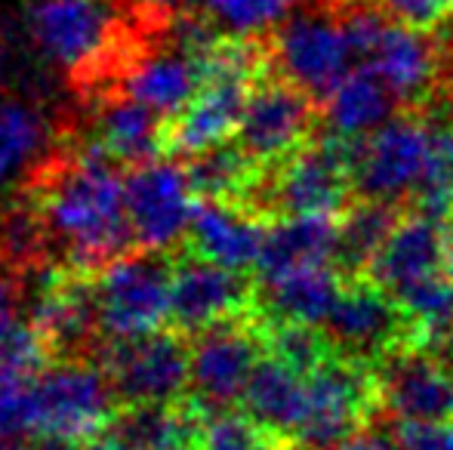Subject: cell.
<instances>
[{
    "instance_id": "30",
    "label": "cell",
    "mask_w": 453,
    "mask_h": 450,
    "mask_svg": "<svg viewBox=\"0 0 453 450\" xmlns=\"http://www.w3.org/2000/svg\"><path fill=\"white\" fill-rule=\"evenodd\" d=\"M259 324L265 331V352L280 358L284 364H290L293 370L305 373V377L334 355V346L324 337L321 327L293 324V321H263V318H259Z\"/></svg>"
},
{
    "instance_id": "41",
    "label": "cell",
    "mask_w": 453,
    "mask_h": 450,
    "mask_svg": "<svg viewBox=\"0 0 453 450\" xmlns=\"http://www.w3.org/2000/svg\"><path fill=\"white\" fill-rule=\"evenodd\" d=\"M142 6H151V10H173V6L185 4V0H136Z\"/></svg>"
},
{
    "instance_id": "8",
    "label": "cell",
    "mask_w": 453,
    "mask_h": 450,
    "mask_svg": "<svg viewBox=\"0 0 453 450\" xmlns=\"http://www.w3.org/2000/svg\"><path fill=\"white\" fill-rule=\"evenodd\" d=\"M336 355L376 367L398 348H411V321L388 290L367 278L342 281L334 309L321 324Z\"/></svg>"
},
{
    "instance_id": "22",
    "label": "cell",
    "mask_w": 453,
    "mask_h": 450,
    "mask_svg": "<svg viewBox=\"0 0 453 450\" xmlns=\"http://www.w3.org/2000/svg\"><path fill=\"white\" fill-rule=\"evenodd\" d=\"M90 142L99 145L114 164L139 167L164 157V118L133 96L108 99L93 118Z\"/></svg>"
},
{
    "instance_id": "37",
    "label": "cell",
    "mask_w": 453,
    "mask_h": 450,
    "mask_svg": "<svg viewBox=\"0 0 453 450\" xmlns=\"http://www.w3.org/2000/svg\"><path fill=\"white\" fill-rule=\"evenodd\" d=\"M401 450H453V423H395Z\"/></svg>"
},
{
    "instance_id": "38",
    "label": "cell",
    "mask_w": 453,
    "mask_h": 450,
    "mask_svg": "<svg viewBox=\"0 0 453 450\" xmlns=\"http://www.w3.org/2000/svg\"><path fill=\"white\" fill-rule=\"evenodd\" d=\"M336 450H401L395 435L382 432V429H361L349 441H342Z\"/></svg>"
},
{
    "instance_id": "32",
    "label": "cell",
    "mask_w": 453,
    "mask_h": 450,
    "mask_svg": "<svg viewBox=\"0 0 453 450\" xmlns=\"http://www.w3.org/2000/svg\"><path fill=\"white\" fill-rule=\"evenodd\" d=\"M293 0H203V12L232 34H263L284 22Z\"/></svg>"
},
{
    "instance_id": "14",
    "label": "cell",
    "mask_w": 453,
    "mask_h": 450,
    "mask_svg": "<svg viewBox=\"0 0 453 450\" xmlns=\"http://www.w3.org/2000/svg\"><path fill=\"white\" fill-rule=\"evenodd\" d=\"M380 404L407 423H453V364L419 352L398 348L376 364Z\"/></svg>"
},
{
    "instance_id": "12",
    "label": "cell",
    "mask_w": 453,
    "mask_h": 450,
    "mask_svg": "<svg viewBox=\"0 0 453 450\" xmlns=\"http://www.w3.org/2000/svg\"><path fill=\"white\" fill-rule=\"evenodd\" d=\"M315 136V99L278 72L253 84L234 142L259 164L274 167Z\"/></svg>"
},
{
    "instance_id": "4",
    "label": "cell",
    "mask_w": 453,
    "mask_h": 450,
    "mask_svg": "<svg viewBox=\"0 0 453 450\" xmlns=\"http://www.w3.org/2000/svg\"><path fill=\"white\" fill-rule=\"evenodd\" d=\"M120 398L99 361L59 358L35 383V435L87 447L111 429Z\"/></svg>"
},
{
    "instance_id": "21",
    "label": "cell",
    "mask_w": 453,
    "mask_h": 450,
    "mask_svg": "<svg viewBox=\"0 0 453 450\" xmlns=\"http://www.w3.org/2000/svg\"><path fill=\"white\" fill-rule=\"evenodd\" d=\"M342 290V278L330 263L299 265L257 281L253 312L263 321H293L321 327Z\"/></svg>"
},
{
    "instance_id": "11",
    "label": "cell",
    "mask_w": 453,
    "mask_h": 450,
    "mask_svg": "<svg viewBox=\"0 0 453 450\" xmlns=\"http://www.w3.org/2000/svg\"><path fill=\"white\" fill-rule=\"evenodd\" d=\"M272 59L280 78L293 80L315 103H324L355 68L340 16L299 12L274 28Z\"/></svg>"
},
{
    "instance_id": "44",
    "label": "cell",
    "mask_w": 453,
    "mask_h": 450,
    "mask_svg": "<svg viewBox=\"0 0 453 450\" xmlns=\"http://www.w3.org/2000/svg\"><path fill=\"white\" fill-rule=\"evenodd\" d=\"M450 19H453V0H450Z\"/></svg>"
},
{
    "instance_id": "1",
    "label": "cell",
    "mask_w": 453,
    "mask_h": 450,
    "mask_svg": "<svg viewBox=\"0 0 453 450\" xmlns=\"http://www.w3.org/2000/svg\"><path fill=\"white\" fill-rule=\"evenodd\" d=\"M87 139L50 170L35 194L47 244L59 247L65 269L96 275L136 247L127 210V173Z\"/></svg>"
},
{
    "instance_id": "42",
    "label": "cell",
    "mask_w": 453,
    "mask_h": 450,
    "mask_svg": "<svg viewBox=\"0 0 453 450\" xmlns=\"http://www.w3.org/2000/svg\"><path fill=\"white\" fill-rule=\"evenodd\" d=\"M444 271L453 278V247H450V253H448V265H444Z\"/></svg>"
},
{
    "instance_id": "33",
    "label": "cell",
    "mask_w": 453,
    "mask_h": 450,
    "mask_svg": "<svg viewBox=\"0 0 453 450\" xmlns=\"http://www.w3.org/2000/svg\"><path fill=\"white\" fill-rule=\"evenodd\" d=\"M342 10L340 22H342V31H346V41L352 47V56L358 65L370 62V56L376 53L382 41V31L388 28L392 19L373 4V0H355V4H342L336 6Z\"/></svg>"
},
{
    "instance_id": "43",
    "label": "cell",
    "mask_w": 453,
    "mask_h": 450,
    "mask_svg": "<svg viewBox=\"0 0 453 450\" xmlns=\"http://www.w3.org/2000/svg\"><path fill=\"white\" fill-rule=\"evenodd\" d=\"M448 228H450V234H453V204H450V217H448Z\"/></svg>"
},
{
    "instance_id": "9",
    "label": "cell",
    "mask_w": 453,
    "mask_h": 450,
    "mask_svg": "<svg viewBox=\"0 0 453 450\" xmlns=\"http://www.w3.org/2000/svg\"><path fill=\"white\" fill-rule=\"evenodd\" d=\"M188 170L176 157H155L127 173V210L139 250L167 253L188 238L197 210Z\"/></svg>"
},
{
    "instance_id": "24",
    "label": "cell",
    "mask_w": 453,
    "mask_h": 450,
    "mask_svg": "<svg viewBox=\"0 0 453 450\" xmlns=\"http://www.w3.org/2000/svg\"><path fill=\"white\" fill-rule=\"evenodd\" d=\"M201 65L182 50H164V53L142 56L124 74V93L149 105L164 120L180 114L201 90Z\"/></svg>"
},
{
    "instance_id": "20",
    "label": "cell",
    "mask_w": 453,
    "mask_h": 450,
    "mask_svg": "<svg viewBox=\"0 0 453 450\" xmlns=\"http://www.w3.org/2000/svg\"><path fill=\"white\" fill-rule=\"evenodd\" d=\"M450 247V228L444 223L426 219L419 213L401 217V223L370 263L367 278L388 294H398L407 284L444 271Z\"/></svg>"
},
{
    "instance_id": "15",
    "label": "cell",
    "mask_w": 453,
    "mask_h": 450,
    "mask_svg": "<svg viewBox=\"0 0 453 450\" xmlns=\"http://www.w3.org/2000/svg\"><path fill=\"white\" fill-rule=\"evenodd\" d=\"M28 324L47 339L56 361L72 358L84 348L90 337H99V315H96V275L74 269H53L41 281L28 312Z\"/></svg>"
},
{
    "instance_id": "39",
    "label": "cell",
    "mask_w": 453,
    "mask_h": 450,
    "mask_svg": "<svg viewBox=\"0 0 453 450\" xmlns=\"http://www.w3.org/2000/svg\"><path fill=\"white\" fill-rule=\"evenodd\" d=\"M84 450H139L136 445H133L127 435H120L118 429H108V432H102L99 439H93L90 445H87Z\"/></svg>"
},
{
    "instance_id": "13",
    "label": "cell",
    "mask_w": 453,
    "mask_h": 450,
    "mask_svg": "<svg viewBox=\"0 0 453 450\" xmlns=\"http://www.w3.org/2000/svg\"><path fill=\"white\" fill-rule=\"evenodd\" d=\"M257 302V284L241 271L182 250L173 259V327L185 337L247 315Z\"/></svg>"
},
{
    "instance_id": "23",
    "label": "cell",
    "mask_w": 453,
    "mask_h": 450,
    "mask_svg": "<svg viewBox=\"0 0 453 450\" xmlns=\"http://www.w3.org/2000/svg\"><path fill=\"white\" fill-rule=\"evenodd\" d=\"M241 404L257 423L293 441L309 408V377L265 352L247 383Z\"/></svg>"
},
{
    "instance_id": "19",
    "label": "cell",
    "mask_w": 453,
    "mask_h": 450,
    "mask_svg": "<svg viewBox=\"0 0 453 450\" xmlns=\"http://www.w3.org/2000/svg\"><path fill=\"white\" fill-rule=\"evenodd\" d=\"M269 223L244 204H222V201H197L185 250L219 263L234 271L257 269L265 244Z\"/></svg>"
},
{
    "instance_id": "27",
    "label": "cell",
    "mask_w": 453,
    "mask_h": 450,
    "mask_svg": "<svg viewBox=\"0 0 453 450\" xmlns=\"http://www.w3.org/2000/svg\"><path fill=\"white\" fill-rule=\"evenodd\" d=\"M336 219L340 217H278L269 223L265 244L259 253V281L299 265L330 263L336 244Z\"/></svg>"
},
{
    "instance_id": "7",
    "label": "cell",
    "mask_w": 453,
    "mask_h": 450,
    "mask_svg": "<svg viewBox=\"0 0 453 450\" xmlns=\"http://www.w3.org/2000/svg\"><path fill=\"white\" fill-rule=\"evenodd\" d=\"M263 358L265 331L253 309L197 333L191 337V398L203 410L234 408Z\"/></svg>"
},
{
    "instance_id": "10",
    "label": "cell",
    "mask_w": 453,
    "mask_h": 450,
    "mask_svg": "<svg viewBox=\"0 0 453 450\" xmlns=\"http://www.w3.org/2000/svg\"><path fill=\"white\" fill-rule=\"evenodd\" d=\"M429 126L419 114L392 118L370 136L355 139L352 186L358 198L407 204L429 164Z\"/></svg>"
},
{
    "instance_id": "6",
    "label": "cell",
    "mask_w": 453,
    "mask_h": 450,
    "mask_svg": "<svg viewBox=\"0 0 453 450\" xmlns=\"http://www.w3.org/2000/svg\"><path fill=\"white\" fill-rule=\"evenodd\" d=\"M99 364L120 404H173L191 395V339L176 327L102 342Z\"/></svg>"
},
{
    "instance_id": "28",
    "label": "cell",
    "mask_w": 453,
    "mask_h": 450,
    "mask_svg": "<svg viewBox=\"0 0 453 450\" xmlns=\"http://www.w3.org/2000/svg\"><path fill=\"white\" fill-rule=\"evenodd\" d=\"M185 170H188V179L201 201H222V204L244 207L265 176V167H259L232 139L185 157Z\"/></svg>"
},
{
    "instance_id": "35",
    "label": "cell",
    "mask_w": 453,
    "mask_h": 450,
    "mask_svg": "<svg viewBox=\"0 0 453 450\" xmlns=\"http://www.w3.org/2000/svg\"><path fill=\"white\" fill-rule=\"evenodd\" d=\"M392 22L413 31L438 34L450 19V0H373Z\"/></svg>"
},
{
    "instance_id": "16",
    "label": "cell",
    "mask_w": 453,
    "mask_h": 450,
    "mask_svg": "<svg viewBox=\"0 0 453 450\" xmlns=\"http://www.w3.org/2000/svg\"><path fill=\"white\" fill-rule=\"evenodd\" d=\"M250 90V80L228 78V74L203 78L195 99L180 114L164 120V155L191 157L234 139Z\"/></svg>"
},
{
    "instance_id": "25",
    "label": "cell",
    "mask_w": 453,
    "mask_h": 450,
    "mask_svg": "<svg viewBox=\"0 0 453 450\" xmlns=\"http://www.w3.org/2000/svg\"><path fill=\"white\" fill-rule=\"evenodd\" d=\"M401 210L404 207L392 204V201L358 198L340 213L330 265H334L342 281H355V278L367 275L376 253L382 250L388 234L401 223Z\"/></svg>"
},
{
    "instance_id": "17",
    "label": "cell",
    "mask_w": 453,
    "mask_h": 450,
    "mask_svg": "<svg viewBox=\"0 0 453 450\" xmlns=\"http://www.w3.org/2000/svg\"><path fill=\"white\" fill-rule=\"evenodd\" d=\"M37 43L65 68H87L111 43V10L102 0H43L31 19Z\"/></svg>"
},
{
    "instance_id": "18",
    "label": "cell",
    "mask_w": 453,
    "mask_h": 450,
    "mask_svg": "<svg viewBox=\"0 0 453 450\" xmlns=\"http://www.w3.org/2000/svg\"><path fill=\"white\" fill-rule=\"evenodd\" d=\"M364 65H370L386 80L388 90L398 96V103L404 109H413V105L419 109L441 87L444 53L441 43L432 41V34H426V31H413L398 22H388V28L382 31L380 47Z\"/></svg>"
},
{
    "instance_id": "36",
    "label": "cell",
    "mask_w": 453,
    "mask_h": 450,
    "mask_svg": "<svg viewBox=\"0 0 453 450\" xmlns=\"http://www.w3.org/2000/svg\"><path fill=\"white\" fill-rule=\"evenodd\" d=\"M429 164H426V176L417 188L453 198V124L429 126Z\"/></svg>"
},
{
    "instance_id": "40",
    "label": "cell",
    "mask_w": 453,
    "mask_h": 450,
    "mask_svg": "<svg viewBox=\"0 0 453 450\" xmlns=\"http://www.w3.org/2000/svg\"><path fill=\"white\" fill-rule=\"evenodd\" d=\"M12 312V281L0 271V315Z\"/></svg>"
},
{
    "instance_id": "34",
    "label": "cell",
    "mask_w": 453,
    "mask_h": 450,
    "mask_svg": "<svg viewBox=\"0 0 453 450\" xmlns=\"http://www.w3.org/2000/svg\"><path fill=\"white\" fill-rule=\"evenodd\" d=\"M35 383H0V441L35 435Z\"/></svg>"
},
{
    "instance_id": "29",
    "label": "cell",
    "mask_w": 453,
    "mask_h": 450,
    "mask_svg": "<svg viewBox=\"0 0 453 450\" xmlns=\"http://www.w3.org/2000/svg\"><path fill=\"white\" fill-rule=\"evenodd\" d=\"M195 450H293L284 435L265 429L250 414L238 410H203Z\"/></svg>"
},
{
    "instance_id": "2",
    "label": "cell",
    "mask_w": 453,
    "mask_h": 450,
    "mask_svg": "<svg viewBox=\"0 0 453 450\" xmlns=\"http://www.w3.org/2000/svg\"><path fill=\"white\" fill-rule=\"evenodd\" d=\"M355 139L324 126L287 161L265 170L263 182L247 201L259 217H340L355 201L352 186Z\"/></svg>"
},
{
    "instance_id": "3",
    "label": "cell",
    "mask_w": 453,
    "mask_h": 450,
    "mask_svg": "<svg viewBox=\"0 0 453 450\" xmlns=\"http://www.w3.org/2000/svg\"><path fill=\"white\" fill-rule=\"evenodd\" d=\"M96 315L102 342L149 337L173 318V259L136 250L96 271Z\"/></svg>"
},
{
    "instance_id": "5",
    "label": "cell",
    "mask_w": 453,
    "mask_h": 450,
    "mask_svg": "<svg viewBox=\"0 0 453 450\" xmlns=\"http://www.w3.org/2000/svg\"><path fill=\"white\" fill-rule=\"evenodd\" d=\"M376 404V367L334 352L309 373V408L290 441L293 450H336L361 432Z\"/></svg>"
},
{
    "instance_id": "26",
    "label": "cell",
    "mask_w": 453,
    "mask_h": 450,
    "mask_svg": "<svg viewBox=\"0 0 453 450\" xmlns=\"http://www.w3.org/2000/svg\"><path fill=\"white\" fill-rule=\"evenodd\" d=\"M324 126L346 139H361L395 118L398 96L370 65H355L324 99Z\"/></svg>"
},
{
    "instance_id": "31",
    "label": "cell",
    "mask_w": 453,
    "mask_h": 450,
    "mask_svg": "<svg viewBox=\"0 0 453 450\" xmlns=\"http://www.w3.org/2000/svg\"><path fill=\"white\" fill-rule=\"evenodd\" d=\"M43 142V126L31 109L19 103L0 105V182H10L25 170Z\"/></svg>"
}]
</instances>
